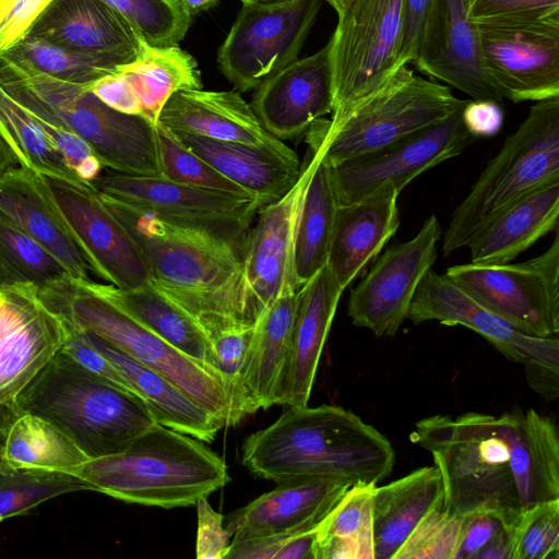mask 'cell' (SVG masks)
<instances>
[{
    "label": "cell",
    "mask_w": 559,
    "mask_h": 559,
    "mask_svg": "<svg viewBox=\"0 0 559 559\" xmlns=\"http://www.w3.org/2000/svg\"><path fill=\"white\" fill-rule=\"evenodd\" d=\"M181 8L186 11L188 15L191 17L204 12L214 5H216L218 0H177Z\"/></svg>",
    "instance_id": "cell-59"
},
{
    "label": "cell",
    "mask_w": 559,
    "mask_h": 559,
    "mask_svg": "<svg viewBox=\"0 0 559 559\" xmlns=\"http://www.w3.org/2000/svg\"><path fill=\"white\" fill-rule=\"evenodd\" d=\"M158 124L170 131L247 144L299 160L284 141L262 126L250 104L236 92L178 91L164 105Z\"/></svg>",
    "instance_id": "cell-24"
},
{
    "label": "cell",
    "mask_w": 559,
    "mask_h": 559,
    "mask_svg": "<svg viewBox=\"0 0 559 559\" xmlns=\"http://www.w3.org/2000/svg\"><path fill=\"white\" fill-rule=\"evenodd\" d=\"M463 108L379 150L329 164L338 205L386 187L401 193L424 171L462 154L476 140L464 124Z\"/></svg>",
    "instance_id": "cell-15"
},
{
    "label": "cell",
    "mask_w": 559,
    "mask_h": 559,
    "mask_svg": "<svg viewBox=\"0 0 559 559\" xmlns=\"http://www.w3.org/2000/svg\"><path fill=\"white\" fill-rule=\"evenodd\" d=\"M98 195L138 245L152 285L192 314L206 334L257 323L242 258L230 243Z\"/></svg>",
    "instance_id": "cell-2"
},
{
    "label": "cell",
    "mask_w": 559,
    "mask_h": 559,
    "mask_svg": "<svg viewBox=\"0 0 559 559\" xmlns=\"http://www.w3.org/2000/svg\"><path fill=\"white\" fill-rule=\"evenodd\" d=\"M431 0H402L401 33L396 68L414 63L429 12Z\"/></svg>",
    "instance_id": "cell-52"
},
{
    "label": "cell",
    "mask_w": 559,
    "mask_h": 559,
    "mask_svg": "<svg viewBox=\"0 0 559 559\" xmlns=\"http://www.w3.org/2000/svg\"><path fill=\"white\" fill-rule=\"evenodd\" d=\"M414 64L421 73L445 82L472 99L503 104L486 74L468 0H431Z\"/></svg>",
    "instance_id": "cell-20"
},
{
    "label": "cell",
    "mask_w": 559,
    "mask_h": 559,
    "mask_svg": "<svg viewBox=\"0 0 559 559\" xmlns=\"http://www.w3.org/2000/svg\"><path fill=\"white\" fill-rule=\"evenodd\" d=\"M254 328L255 324L207 333L228 404L227 427L237 425L248 416L245 379Z\"/></svg>",
    "instance_id": "cell-42"
},
{
    "label": "cell",
    "mask_w": 559,
    "mask_h": 559,
    "mask_svg": "<svg viewBox=\"0 0 559 559\" xmlns=\"http://www.w3.org/2000/svg\"><path fill=\"white\" fill-rule=\"evenodd\" d=\"M441 226L430 215L412 239L389 247L350 289L352 323L377 336H393L407 319L416 290L438 259Z\"/></svg>",
    "instance_id": "cell-16"
},
{
    "label": "cell",
    "mask_w": 559,
    "mask_h": 559,
    "mask_svg": "<svg viewBox=\"0 0 559 559\" xmlns=\"http://www.w3.org/2000/svg\"><path fill=\"white\" fill-rule=\"evenodd\" d=\"M69 334L31 283L0 287V404L14 403Z\"/></svg>",
    "instance_id": "cell-18"
},
{
    "label": "cell",
    "mask_w": 559,
    "mask_h": 559,
    "mask_svg": "<svg viewBox=\"0 0 559 559\" xmlns=\"http://www.w3.org/2000/svg\"><path fill=\"white\" fill-rule=\"evenodd\" d=\"M38 295L69 328L91 332L165 376L227 427L228 404L221 382L121 309L99 283L67 275L38 288Z\"/></svg>",
    "instance_id": "cell-6"
},
{
    "label": "cell",
    "mask_w": 559,
    "mask_h": 559,
    "mask_svg": "<svg viewBox=\"0 0 559 559\" xmlns=\"http://www.w3.org/2000/svg\"><path fill=\"white\" fill-rule=\"evenodd\" d=\"M350 486L317 527L316 559H374L372 489Z\"/></svg>",
    "instance_id": "cell-37"
},
{
    "label": "cell",
    "mask_w": 559,
    "mask_h": 559,
    "mask_svg": "<svg viewBox=\"0 0 559 559\" xmlns=\"http://www.w3.org/2000/svg\"><path fill=\"white\" fill-rule=\"evenodd\" d=\"M0 212L56 257L71 276L90 280V266L39 174L16 166L0 179Z\"/></svg>",
    "instance_id": "cell-27"
},
{
    "label": "cell",
    "mask_w": 559,
    "mask_h": 559,
    "mask_svg": "<svg viewBox=\"0 0 559 559\" xmlns=\"http://www.w3.org/2000/svg\"><path fill=\"white\" fill-rule=\"evenodd\" d=\"M93 491L151 507H189L230 481L224 460L201 440L160 424L122 451L88 459L70 472Z\"/></svg>",
    "instance_id": "cell-4"
},
{
    "label": "cell",
    "mask_w": 559,
    "mask_h": 559,
    "mask_svg": "<svg viewBox=\"0 0 559 559\" xmlns=\"http://www.w3.org/2000/svg\"><path fill=\"white\" fill-rule=\"evenodd\" d=\"M317 528L286 538L274 559H316Z\"/></svg>",
    "instance_id": "cell-56"
},
{
    "label": "cell",
    "mask_w": 559,
    "mask_h": 559,
    "mask_svg": "<svg viewBox=\"0 0 559 559\" xmlns=\"http://www.w3.org/2000/svg\"><path fill=\"white\" fill-rule=\"evenodd\" d=\"M322 1L242 3L217 52L225 78L238 91L248 92L298 59Z\"/></svg>",
    "instance_id": "cell-13"
},
{
    "label": "cell",
    "mask_w": 559,
    "mask_h": 559,
    "mask_svg": "<svg viewBox=\"0 0 559 559\" xmlns=\"http://www.w3.org/2000/svg\"><path fill=\"white\" fill-rule=\"evenodd\" d=\"M135 59L120 67L131 85L141 116L158 123L159 114L169 97L181 90L202 88L197 60L178 45L152 46L139 37Z\"/></svg>",
    "instance_id": "cell-34"
},
{
    "label": "cell",
    "mask_w": 559,
    "mask_h": 559,
    "mask_svg": "<svg viewBox=\"0 0 559 559\" xmlns=\"http://www.w3.org/2000/svg\"><path fill=\"white\" fill-rule=\"evenodd\" d=\"M84 490L93 491L87 483L70 474L0 465V522L23 515L49 499Z\"/></svg>",
    "instance_id": "cell-41"
},
{
    "label": "cell",
    "mask_w": 559,
    "mask_h": 559,
    "mask_svg": "<svg viewBox=\"0 0 559 559\" xmlns=\"http://www.w3.org/2000/svg\"><path fill=\"white\" fill-rule=\"evenodd\" d=\"M27 35L114 67L132 62L139 36L103 0H52Z\"/></svg>",
    "instance_id": "cell-23"
},
{
    "label": "cell",
    "mask_w": 559,
    "mask_h": 559,
    "mask_svg": "<svg viewBox=\"0 0 559 559\" xmlns=\"http://www.w3.org/2000/svg\"><path fill=\"white\" fill-rule=\"evenodd\" d=\"M0 52L16 66L76 85L92 86L99 79L119 72L120 68L31 35Z\"/></svg>",
    "instance_id": "cell-39"
},
{
    "label": "cell",
    "mask_w": 559,
    "mask_h": 559,
    "mask_svg": "<svg viewBox=\"0 0 559 559\" xmlns=\"http://www.w3.org/2000/svg\"><path fill=\"white\" fill-rule=\"evenodd\" d=\"M157 133L162 177L182 185L253 197L180 144L169 130L158 123Z\"/></svg>",
    "instance_id": "cell-45"
},
{
    "label": "cell",
    "mask_w": 559,
    "mask_h": 559,
    "mask_svg": "<svg viewBox=\"0 0 559 559\" xmlns=\"http://www.w3.org/2000/svg\"><path fill=\"white\" fill-rule=\"evenodd\" d=\"M554 178H559V96L536 102L488 162L452 213L443 237V254L466 247L490 218Z\"/></svg>",
    "instance_id": "cell-7"
},
{
    "label": "cell",
    "mask_w": 559,
    "mask_h": 559,
    "mask_svg": "<svg viewBox=\"0 0 559 559\" xmlns=\"http://www.w3.org/2000/svg\"><path fill=\"white\" fill-rule=\"evenodd\" d=\"M246 4H259V5H273L278 4L288 0H240Z\"/></svg>",
    "instance_id": "cell-62"
},
{
    "label": "cell",
    "mask_w": 559,
    "mask_h": 559,
    "mask_svg": "<svg viewBox=\"0 0 559 559\" xmlns=\"http://www.w3.org/2000/svg\"><path fill=\"white\" fill-rule=\"evenodd\" d=\"M462 518L442 503L431 509L414 527L392 559H453Z\"/></svg>",
    "instance_id": "cell-46"
},
{
    "label": "cell",
    "mask_w": 559,
    "mask_h": 559,
    "mask_svg": "<svg viewBox=\"0 0 559 559\" xmlns=\"http://www.w3.org/2000/svg\"><path fill=\"white\" fill-rule=\"evenodd\" d=\"M287 537L289 536L271 535L231 538L225 559H274Z\"/></svg>",
    "instance_id": "cell-55"
},
{
    "label": "cell",
    "mask_w": 559,
    "mask_h": 559,
    "mask_svg": "<svg viewBox=\"0 0 559 559\" xmlns=\"http://www.w3.org/2000/svg\"><path fill=\"white\" fill-rule=\"evenodd\" d=\"M40 176L91 272L119 289L150 282L138 245L92 187Z\"/></svg>",
    "instance_id": "cell-17"
},
{
    "label": "cell",
    "mask_w": 559,
    "mask_h": 559,
    "mask_svg": "<svg viewBox=\"0 0 559 559\" xmlns=\"http://www.w3.org/2000/svg\"><path fill=\"white\" fill-rule=\"evenodd\" d=\"M462 118L468 132L475 138L496 135L503 123L502 105L490 99H467Z\"/></svg>",
    "instance_id": "cell-54"
},
{
    "label": "cell",
    "mask_w": 559,
    "mask_h": 559,
    "mask_svg": "<svg viewBox=\"0 0 559 559\" xmlns=\"http://www.w3.org/2000/svg\"><path fill=\"white\" fill-rule=\"evenodd\" d=\"M91 91L108 107L123 114L141 116L138 98L120 68L119 72L96 81Z\"/></svg>",
    "instance_id": "cell-53"
},
{
    "label": "cell",
    "mask_w": 559,
    "mask_h": 559,
    "mask_svg": "<svg viewBox=\"0 0 559 559\" xmlns=\"http://www.w3.org/2000/svg\"><path fill=\"white\" fill-rule=\"evenodd\" d=\"M169 132L180 144L252 194L261 207L288 192L297 182L302 169L299 160L287 159L247 144L179 131Z\"/></svg>",
    "instance_id": "cell-29"
},
{
    "label": "cell",
    "mask_w": 559,
    "mask_h": 559,
    "mask_svg": "<svg viewBox=\"0 0 559 559\" xmlns=\"http://www.w3.org/2000/svg\"><path fill=\"white\" fill-rule=\"evenodd\" d=\"M80 331V330H79ZM88 341L122 373L157 424L212 442L221 421L189 397L165 376L140 364L97 335L83 331Z\"/></svg>",
    "instance_id": "cell-30"
},
{
    "label": "cell",
    "mask_w": 559,
    "mask_h": 559,
    "mask_svg": "<svg viewBox=\"0 0 559 559\" xmlns=\"http://www.w3.org/2000/svg\"><path fill=\"white\" fill-rule=\"evenodd\" d=\"M91 186L98 194L114 201L225 240L241 258L261 209L259 201L251 195L182 185L162 176H132L108 169Z\"/></svg>",
    "instance_id": "cell-11"
},
{
    "label": "cell",
    "mask_w": 559,
    "mask_h": 559,
    "mask_svg": "<svg viewBox=\"0 0 559 559\" xmlns=\"http://www.w3.org/2000/svg\"><path fill=\"white\" fill-rule=\"evenodd\" d=\"M276 484L271 491L224 518L233 539L312 531L350 487L321 476L293 477Z\"/></svg>",
    "instance_id": "cell-22"
},
{
    "label": "cell",
    "mask_w": 559,
    "mask_h": 559,
    "mask_svg": "<svg viewBox=\"0 0 559 559\" xmlns=\"http://www.w3.org/2000/svg\"><path fill=\"white\" fill-rule=\"evenodd\" d=\"M61 349L91 372L133 393L122 373L88 341L83 331L69 328Z\"/></svg>",
    "instance_id": "cell-51"
},
{
    "label": "cell",
    "mask_w": 559,
    "mask_h": 559,
    "mask_svg": "<svg viewBox=\"0 0 559 559\" xmlns=\"http://www.w3.org/2000/svg\"><path fill=\"white\" fill-rule=\"evenodd\" d=\"M466 103L447 85L423 79L404 66L341 121L331 126L321 118L306 135L321 144L323 159L333 165L436 124Z\"/></svg>",
    "instance_id": "cell-8"
},
{
    "label": "cell",
    "mask_w": 559,
    "mask_h": 559,
    "mask_svg": "<svg viewBox=\"0 0 559 559\" xmlns=\"http://www.w3.org/2000/svg\"><path fill=\"white\" fill-rule=\"evenodd\" d=\"M99 286L121 309L177 350L200 364L221 382L214 350L206 332L180 305L158 290L151 282L133 289H119L110 284Z\"/></svg>",
    "instance_id": "cell-33"
},
{
    "label": "cell",
    "mask_w": 559,
    "mask_h": 559,
    "mask_svg": "<svg viewBox=\"0 0 559 559\" xmlns=\"http://www.w3.org/2000/svg\"><path fill=\"white\" fill-rule=\"evenodd\" d=\"M293 281L258 319L245 379L248 415L275 405L299 299Z\"/></svg>",
    "instance_id": "cell-32"
},
{
    "label": "cell",
    "mask_w": 559,
    "mask_h": 559,
    "mask_svg": "<svg viewBox=\"0 0 559 559\" xmlns=\"http://www.w3.org/2000/svg\"><path fill=\"white\" fill-rule=\"evenodd\" d=\"M250 106L262 126L277 139L293 140L306 134L317 120L333 110L331 41L262 82Z\"/></svg>",
    "instance_id": "cell-21"
},
{
    "label": "cell",
    "mask_w": 559,
    "mask_h": 559,
    "mask_svg": "<svg viewBox=\"0 0 559 559\" xmlns=\"http://www.w3.org/2000/svg\"><path fill=\"white\" fill-rule=\"evenodd\" d=\"M402 0H350L331 41L334 106L329 124L380 88L399 69Z\"/></svg>",
    "instance_id": "cell-9"
},
{
    "label": "cell",
    "mask_w": 559,
    "mask_h": 559,
    "mask_svg": "<svg viewBox=\"0 0 559 559\" xmlns=\"http://www.w3.org/2000/svg\"><path fill=\"white\" fill-rule=\"evenodd\" d=\"M135 34L152 46H175L187 34L192 17L177 0H103Z\"/></svg>",
    "instance_id": "cell-43"
},
{
    "label": "cell",
    "mask_w": 559,
    "mask_h": 559,
    "mask_svg": "<svg viewBox=\"0 0 559 559\" xmlns=\"http://www.w3.org/2000/svg\"><path fill=\"white\" fill-rule=\"evenodd\" d=\"M52 0H0V51L20 41Z\"/></svg>",
    "instance_id": "cell-48"
},
{
    "label": "cell",
    "mask_w": 559,
    "mask_h": 559,
    "mask_svg": "<svg viewBox=\"0 0 559 559\" xmlns=\"http://www.w3.org/2000/svg\"><path fill=\"white\" fill-rule=\"evenodd\" d=\"M17 415L19 412L14 403L0 404V439L4 436L10 424Z\"/></svg>",
    "instance_id": "cell-60"
},
{
    "label": "cell",
    "mask_w": 559,
    "mask_h": 559,
    "mask_svg": "<svg viewBox=\"0 0 559 559\" xmlns=\"http://www.w3.org/2000/svg\"><path fill=\"white\" fill-rule=\"evenodd\" d=\"M394 461L386 437L336 405L289 406L245 440L241 457L260 478L321 476L349 486L378 485L391 474Z\"/></svg>",
    "instance_id": "cell-3"
},
{
    "label": "cell",
    "mask_w": 559,
    "mask_h": 559,
    "mask_svg": "<svg viewBox=\"0 0 559 559\" xmlns=\"http://www.w3.org/2000/svg\"><path fill=\"white\" fill-rule=\"evenodd\" d=\"M325 1L334 9L336 14L340 15L345 10V8L347 7V4L349 3L350 0H325Z\"/></svg>",
    "instance_id": "cell-61"
},
{
    "label": "cell",
    "mask_w": 559,
    "mask_h": 559,
    "mask_svg": "<svg viewBox=\"0 0 559 559\" xmlns=\"http://www.w3.org/2000/svg\"><path fill=\"white\" fill-rule=\"evenodd\" d=\"M344 290L328 265L300 287L289 353L275 405H308L320 357Z\"/></svg>",
    "instance_id": "cell-25"
},
{
    "label": "cell",
    "mask_w": 559,
    "mask_h": 559,
    "mask_svg": "<svg viewBox=\"0 0 559 559\" xmlns=\"http://www.w3.org/2000/svg\"><path fill=\"white\" fill-rule=\"evenodd\" d=\"M19 166L17 158L9 144L0 135V179L12 168Z\"/></svg>",
    "instance_id": "cell-58"
},
{
    "label": "cell",
    "mask_w": 559,
    "mask_h": 559,
    "mask_svg": "<svg viewBox=\"0 0 559 559\" xmlns=\"http://www.w3.org/2000/svg\"><path fill=\"white\" fill-rule=\"evenodd\" d=\"M443 501L439 469L417 468L372 489L374 559H392L417 523Z\"/></svg>",
    "instance_id": "cell-31"
},
{
    "label": "cell",
    "mask_w": 559,
    "mask_h": 559,
    "mask_svg": "<svg viewBox=\"0 0 559 559\" xmlns=\"http://www.w3.org/2000/svg\"><path fill=\"white\" fill-rule=\"evenodd\" d=\"M461 532L453 559H475L501 531L509 525L499 515L477 511L461 516Z\"/></svg>",
    "instance_id": "cell-50"
},
{
    "label": "cell",
    "mask_w": 559,
    "mask_h": 559,
    "mask_svg": "<svg viewBox=\"0 0 559 559\" xmlns=\"http://www.w3.org/2000/svg\"><path fill=\"white\" fill-rule=\"evenodd\" d=\"M409 440L431 454L450 514L490 512L510 526L523 510L559 499L558 428L535 409L432 415Z\"/></svg>",
    "instance_id": "cell-1"
},
{
    "label": "cell",
    "mask_w": 559,
    "mask_h": 559,
    "mask_svg": "<svg viewBox=\"0 0 559 559\" xmlns=\"http://www.w3.org/2000/svg\"><path fill=\"white\" fill-rule=\"evenodd\" d=\"M468 14L474 23L556 17L559 0H468Z\"/></svg>",
    "instance_id": "cell-47"
},
{
    "label": "cell",
    "mask_w": 559,
    "mask_h": 559,
    "mask_svg": "<svg viewBox=\"0 0 559 559\" xmlns=\"http://www.w3.org/2000/svg\"><path fill=\"white\" fill-rule=\"evenodd\" d=\"M407 319L415 324L437 321L463 325L486 338L508 359L525 367L531 386L547 400H557L559 340L525 334L485 307L445 274L432 269L420 282Z\"/></svg>",
    "instance_id": "cell-10"
},
{
    "label": "cell",
    "mask_w": 559,
    "mask_h": 559,
    "mask_svg": "<svg viewBox=\"0 0 559 559\" xmlns=\"http://www.w3.org/2000/svg\"><path fill=\"white\" fill-rule=\"evenodd\" d=\"M67 275L56 257L0 212V287L31 283L41 288Z\"/></svg>",
    "instance_id": "cell-40"
},
{
    "label": "cell",
    "mask_w": 559,
    "mask_h": 559,
    "mask_svg": "<svg viewBox=\"0 0 559 559\" xmlns=\"http://www.w3.org/2000/svg\"><path fill=\"white\" fill-rule=\"evenodd\" d=\"M66 433L88 459L118 453L156 424L144 402L60 349L14 401Z\"/></svg>",
    "instance_id": "cell-5"
},
{
    "label": "cell",
    "mask_w": 559,
    "mask_h": 559,
    "mask_svg": "<svg viewBox=\"0 0 559 559\" xmlns=\"http://www.w3.org/2000/svg\"><path fill=\"white\" fill-rule=\"evenodd\" d=\"M337 206L330 165L323 159L322 148L305 190L295 228L293 270L298 288L326 265Z\"/></svg>",
    "instance_id": "cell-35"
},
{
    "label": "cell",
    "mask_w": 559,
    "mask_h": 559,
    "mask_svg": "<svg viewBox=\"0 0 559 559\" xmlns=\"http://www.w3.org/2000/svg\"><path fill=\"white\" fill-rule=\"evenodd\" d=\"M511 559L559 558V499L523 510L510 525Z\"/></svg>",
    "instance_id": "cell-44"
},
{
    "label": "cell",
    "mask_w": 559,
    "mask_h": 559,
    "mask_svg": "<svg viewBox=\"0 0 559 559\" xmlns=\"http://www.w3.org/2000/svg\"><path fill=\"white\" fill-rule=\"evenodd\" d=\"M559 178L519 198L484 224L469 239L471 262L509 263L540 238L558 229Z\"/></svg>",
    "instance_id": "cell-28"
},
{
    "label": "cell",
    "mask_w": 559,
    "mask_h": 559,
    "mask_svg": "<svg viewBox=\"0 0 559 559\" xmlns=\"http://www.w3.org/2000/svg\"><path fill=\"white\" fill-rule=\"evenodd\" d=\"M198 531L195 556L198 559H225L230 535L224 525L223 514L215 511L206 497L197 501Z\"/></svg>",
    "instance_id": "cell-49"
},
{
    "label": "cell",
    "mask_w": 559,
    "mask_h": 559,
    "mask_svg": "<svg viewBox=\"0 0 559 559\" xmlns=\"http://www.w3.org/2000/svg\"><path fill=\"white\" fill-rule=\"evenodd\" d=\"M308 143L311 157L302 166L297 182L281 199L259 210L257 222L248 235L242 255L243 278L257 319L275 301L287 282L295 283L293 247L296 223L305 190L322 154L317 142Z\"/></svg>",
    "instance_id": "cell-19"
},
{
    "label": "cell",
    "mask_w": 559,
    "mask_h": 559,
    "mask_svg": "<svg viewBox=\"0 0 559 559\" xmlns=\"http://www.w3.org/2000/svg\"><path fill=\"white\" fill-rule=\"evenodd\" d=\"M486 74L513 103L559 96V16L478 22Z\"/></svg>",
    "instance_id": "cell-14"
},
{
    "label": "cell",
    "mask_w": 559,
    "mask_h": 559,
    "mask_svg": "<svg viewBox=\"0 0 559 559\" xmlns=\"http://www.w3.org/2000/svg\"><path fill=\"white\" fill-rule=\"evenodd\" d=\"M399 194L386 187L337 206L326 265L344 289L366 273L395 235Z\"/></svg>",
    "instance_id": "cell-26"
},
{
    "label": "cell",
    "mask_w": 559,
    "mask_h": 559,
    "mask_svg": "<svg viewBox=\"0 0 559 559\" xmlns=\"http://www.w3.org/2000/svg\"><path fill=\"white\" fill-rule=\"evenodd\" d=\"M475 559H511L510 526L501 531Z\"/></svg>",
    "instance_id": "cell-57"
},
{
    "label": "cell",
    "mask_w": 559,
    "mask_h": 559,
    "mask_svg": "<svg viewBox=\"0 0 559 559\" xmlns=\"http://www.w3.org/2000/svg\"><path fill=\"white\" fill-rule=\"evenodd\" d=\"M0 135L15 154L19 166L80 187H91L67 164L36 117L1 86Z\"/></svg>",
    "instance_id": "cell-38"
},
{
    "label": "cell",
    "mask_w": 559,
    "mask_h": 559,
    "mask_svg": "<svg viewBox=\"0 0 559 559\" xmlns=\"http://www.w3.org/2000/svg\"><path fill=\"white\" fill-rule=\"evenodd\" d=\"M476 300L521 332H559V236L542 254L519 263H463L444 273Z\"/></svg>",
    "instance_id": "cell-12"
},
{
    "label": "cell",
    "mask_w": 559,
    "mask_h": 559,
    "mask_svg": "<svg viewBox=\"0 0 559 559\" xmlns=\"http://www.w3.org/2000/svg\"><path fill=\"white\" fill-rule=\"evenodd\" d=\"M87 460L59 428L31 413H19L0 439V465L11 469L70 474Z\"/></svg>",
    "instance_id": "cell-36"
}]
</instances>
